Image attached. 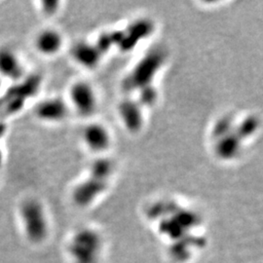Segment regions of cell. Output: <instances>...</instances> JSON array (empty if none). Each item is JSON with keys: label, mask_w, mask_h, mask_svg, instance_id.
I'll return each instance as SVG.
<instances>
[{"label": "cell", "mask_w": 263, "mask_h": 263, "mask_svg": "<svg viewBox=\"0 0 263 263\" xmlns=\"http://www.w3.org/2000/svg\"><path fill=\"white\" fill-rule=\"evenodd\" d=\"M41 84L38 75L25 77L0 99V116H10L21 110L29 99L36 95Z\"/></svg>", "instance_id": "cell-4"}, {"label": "cell", "mask_w": 263, "mask_h": 263, "mask_svg": "<svg viewBox=\"0 0 263 263\" xmlns=\"http://www.w3.org/2000/svg\"><path fill=\"white\" fill-rule=\"evenodd\" d=\"M34 113L43 122L58 123L66 118L68 107L62 99L51 98L38 103L35 106Z\"/></svg>", "instance_id": "cell-9"}, {"label": "cell", "mask_w": 263, "mask_h": 263, "mask_svg": "<svg viewBox=\"0 0 263 263\" xmlns=\"http://www.w3.org/2000/svg\"><path fill=\"white\" fill-rule=\"evenodd\" d=\"M0 75L14 82H20L25 78L21 59L10 47H0Z\"/></svg>", "instance_id": "cell-8"}, {"label": "cell", "mask_w": 263, "mask_h": 263, "mask_svg": "<svg viewBox=\"0 0 263 263\" xmlns=\"http://www.w3.org/2000/svg\"><path fill=\"white\" fill-rule=\"evenodd\" d=\"M74 61L82 66L93 68L101 62L103 54L92 43L79 42L75 44L71 50Z\"/></svg>", "instance_id": "cell-15"}, {"label": "cell", "mask_w": 263, "mask_h": 263, "mask_svg": "<svg viewBox=\"0 0 263 263\" xmlns=\"http://www.w3.org/2000/svg\"><path fill=\"white\" fill-rule=\"evenodd\" d=\"M158 92L153 85L145 87L137 91V97L136 99L138 105L141 107L144 106H152L157 102Z\"/></svg>", "instance_id": "cell-18"}, {"label": "cell", "mask_w": 263, "mask_h": 263, "mask_svg": "<svg viewBox=\"0 0 263 263\" xmlns=\"http://www.w3.org/2000/svg\"><path fill=\"white\" fill-rule=\"evenodd\" d=\"M216 146L214 149L217 155L222 160H231L236 157L241 148H242L244 139L236 130V125L231 132L226 134L225 136L214 140Z\"/></svg>", "instance_id": "cell-13"}, {"label": "cell", "mask_w": 263, "mask_h": 263, "mask_svg": "<svg viewBox=\"0 0 263 263\" xmlns=\"http://www.w3.org/2000/svg\"><path fill=\"white\" fill-rule=\"evenodd\" d=\"M107 186L108 180L89 176L74 188L73 199L75 205L80 208L91 206L105 192Z\"/></svg>", "instance_id": "cell-5"}, {"label": "cell", "mask_w": 263, "mask_h": 263, "mask_svg": "<svg viewBox=\"0 0 263 263\" xmlns=\"http://www.w3.org/2000/svg\"><path fill=\"white\" fill-rule=\"evenodd\" d=\"M113 172H114L113 163L109 159L100 158L95 160V162L91 165L89 176L109 181Z\"/></svg>", "instance_id": "cell-16"}, {"label": "cell", "mask_w": 263, "mask_h": 263, "mask_svg": "<svg viewBox=\"0 0 263 263\" xmlns=\"http://www.w3.org/2000/svg\"><path fill=\"white\" fill-rule=\"evenodd\" d=\"M205 244V240L193 234L187 235L178 241L171 243L169 247V257L176 263L187 262L192 257L195 250L200 249Z\"/></svg>", "instance_id": "cell-7"}, {"label": "cell", "mask_w": 263, "mask_h": 263, "mask_svg": "<svg viewBox=\"0 0 263 263\" xmlns=\"http://www.w3.org/2000/svg\"><path fill=\"white\" fill-rule=\"evenodd\" d=\"M20 216L27 238L32 243L43 242L49 232V222L42 204L35 199L25 201Z\"/></svg>", "instance_id": "cell-3"}, {"label": "cell", "mask_w": 263, "mask_h": 263, "mask_svg": "<svg viewBox=\"0 0 263 263\" xmlns=\"http://www.w3.org/2000/svg\"><path fill=\"white\" fill-rule=\"evenodd\" d=\"M164 62L165 54L162 50L148 53L124 79L122 86L124 91L133 93L152 85Z\"/></svg>", "instance_id": "cell-2"}, {"label": "cell", "mask_w": 263, "mask_h": 263, "mask_svg": "<svg viewBox=\"0 0 263 263\" xmlns=\"http://www.w3.org/2000/svg\"><path fill=\"white\" fill-rule=\"evenodd\" d=\"M118 110L123 125L130 132L137 133L141 129L144 125L142 107L135 99L127 98L123 100L119 105Z\"/></svg>", "instance_id": "cell-11"}, {"label": "cell", "mask_w": 263, "mask_h": 263, "mask_svg": "<svg viewBox=\"0 0 263 263\" xmlns=\"http://www.w3.org/2000/svg\"><path fill=\"white\" fill-rule=\"evenodd\" d=\"M153 29V23L148 20H139L132 22L126 30L122 31L121 40L118 47L123 51L134 49L137 43L151 34Z\"/></svg>", "instance_id": "cell-10"}, {"label": "cell", "mask_w": 263, "mask_h": 263, "mask_svg": "<svg viewBox=\"0 0 263 263\" xmlns=\"http://www.w3.org/2000/svg\"><path fill=\"white\" fill-rule=\"evenodd\" d=\"M70 101L82 115H91L97 107V97L93 87L86 82H77L70 89Z\"/></svg>", "instance_id": "cell-6"}, {"label": "cell", "mask_w": 263, "mask_h": 263, "mask_svg": "<svg viewBox=\"0 0 263 263\" xmlns=\"http://www.w3.org/2000/svg\"><path fill=\"white\" fill-rule=\"evenodd\" d=\"M83 138L88 148L95 152H103L109 148L111 142L110 134L102 124L93 123L86 127Z\"/></svg>", "instance_id": "cell-12"}, {"label": "cell", "mask_w": 263, "mask_h": 263, "mask_svg": "<svg viewBox=\"0 0 263 263\" xmlns=\"http://www.w3.org/2000/svg\"><path fill=\"white\" fill-rule=\"evenodd\" d=\"M62 34L56 30L47 29L39 32L35 38V48L44 56H54L63 47Z\"/></svg>", "instance_id": "cell-14"}, {"label": "cell", "mask_w": 263, "mask_h": 263, "mask_svg": "<svg viewBox=\"0 0 263 263\" xmlns=\"http://www.w3.org/2000/svg\"><path fill=\"white\" fill-rule=\"evenodd\" d=\"M58 1H45L42 2V9L46 14H54L59 7Z\"/></svg>", "instance_id": "cell-19"}, {"label": "cell", "mask_w": 263, "mask_h": 263, "mask_svg": "<svg viewBox=\"0 0 263 263\" xmlns=\"http://www.w3.org/2000/svg\"><path fill=\"white\" fill-rule=\"evenodd\" d=\"M67 252L74 263H100L104 252L103 237L93 228H81L71 237Z\"/></svg>", "instance_id": "cell-1"}, {"label": "cell", "mask_w": 263, "mask_h": 263, "mask_svg": "<svg viewBox=\"0 0 263 263\" xmlns=\"http://www.w3.org/2000/svg\"><path fill=\"white\" fill-rule=\"evenodd\" d=\"M236 125L235 121L233 120L231 116H223L221 119L217 121L214 126L212 128V138L214 140L225 136L229 132H231Z\"/></svg>", "instance_id": "cell-17"}]
</instances>
